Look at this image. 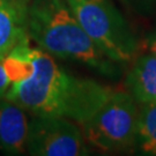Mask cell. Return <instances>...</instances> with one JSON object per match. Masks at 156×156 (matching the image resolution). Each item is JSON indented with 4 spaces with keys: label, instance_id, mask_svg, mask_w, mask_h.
Wrapping results in <instances>:
<instances>
[{
    "label": "cell",
    "instance_id": "obj_1",
    "mask_svg": "<svg viewBox=\"0 0 156 156\" xmlns=\"http://www.w3.org/2000/svg\"><path fill=\"white\" fill-rule=\"evenodd\" d=\"M30 71L12 82L5 98L33 116L67 118L79 125L88 120L112 93L93 79L75 76L39 48L30 46Z\"/></svg>",
    "mask_w": 156,
    "mask_h": 156
},
{
    "label": "cell",
    "instance_id": "obj_2",
    "mask_svg": "<svg viewBox=\"0 0 156 156\" xmlns=\"http://www.w3.org/2000/svg\"><path fill=\"white\" fill-rule=\"evenodd\" d=\"M27 33L41 50L53 58L90 67L116 76V62L94 44L65 0H31L27 8Z\"/></svg>",
    "mask_w": 156,
    "mask_h": 156
},
{
    "label": "cell",
    "instance_id": "obj_3",
    "mask_svg": "<svg viewBox=\"0 0 156 156\" xmlns=\"http://www.w3.org/2000/svg\"><path fill=\"white\" fill-rule=\"evenodd\" d=\"M94 44L110 60L132 62L139 44L132 28L111 0H65Z\"/></svg>",
    "mask_w": 156,
    "mask_h": 156
},
{
    "label": "cell",
    "instance_id": "obj_4",
    "mask_svg": "<svg viewBox=\"0 0 156 156\" xmlns=\"http://www.w3.org/2000/svg\"><path fill=\"white\" fill-rule=\"evenodd\" d=\"M139 104L126 90H112L94 115L81 124L90 147L102 151L134 149Z\"/></svg>",
    "mask_w": 156,
    "mask_h": 156
},
{
    "label": "cell",
    "instance_id": "obj_5",
    "mask_svg": "<svg viewBox=\"0 0 156 156\" xmlns=\"http://www.w3.org/2000/svg\"><path fill=\"white\" fill-rule=\"evenodd\" d=\"M27 153L34 156H87L90 146L78 123L62 117L33 116Z\"/></svg>",
    "mask_w": 156,
    "mask_h": 156
},
{
    "label": "cell",
    "instance_id": "obj_6",
    "mask_svg": "<svg viewBox=\"0 0 156 156\" xmlns=\"http://www.w3.org/2000/svg\"><path fill=\"white\" fill-rule=\"evenodd\" d=\"M29 119L22 106L0 98V151L6 155L27 153Z\"/></svg>",
    "mask_w": 156,
    "mask_h": 156
},
{
    "label": "cell",
    "instance_id": "obj_7",
    "mask_svg": "<svg viewBox=\"0 0 156 156\" xmlns=\"http://www.w3.org/2000/svg\"><path fill=\"white\" fill-rule=\"evenodd\" d=\"M125 88L138 104L156 102V57L148 52L136 55L125 76Z\"/></svg>",
    "mask_w": 156,
    "mask_h": 156
},
{
    "label": "cell",
    "instance_id": "obj_8",
    "mask_svg": "<svg viewBox=\"0 0 156 156\" xmlns=\"http://www.w3.org/2000/svg\"><path fill=\"white\" fill-rule=\"evenodd\" d=\"M27 33V9L8 0H0V60H4Z\"/></svg>",
    "mask_w": 156,
    "mask_h": 156
},
{
    "label": "cell",
    "instance_id": "obj_9",
    "mask_svg": "<svg viewBox=\"0 0 156 156\" xmlns=\"http://www.w3.org/2000/svg\"><path fill=\"white\" fill-rule=\"evenodd\" d=\"M134 149L141 155L156 156V102L139 104Z\"/></svg>",
    "mask_w": 156,
    "mask_h": 156
},
{
    "label": "cell",
    "instance_id": "obj_10",
    "mask_svg": "<svg viewBox=\"0 0 156 156\" xmlns=\"http://www.w3.org/2000/svg\"><path fill=\"white\" fill-rule=\"evenodd\" d=\"M131 11L140 15L151 14L156 9V0H120Z\"/></svg>",
    "mask_w": 156,
    "mask_h": 156
},
{
    "label": "cell",
    "instance_id": "obj_11",
    "mask_svg": "<svg viewBox=\"0 0 156 156\" xmlns=\"http://www.w3.org/2000/svg\"><path fill=\"white\" fill-rule=\"evenodd\" d=\"M11 86V79L6 72L4 62L0 60V98L5 97L7 90Z\"/></svg>",
    "mask_w": 156,
    "mask_h": 156
},
{
    "label": "cell",
    "instance_id": "obj_12",
    "mask_svg": "<svg viewBox=\"0 0 156 156\" xmlns=\"http://www.w3.org/2000/svg\"><path fill=\"white\" fill-rule=\"evenodd\" d=\"M147 44H148V49H149V52L153 53L154 56L156 57V34L151 36L148 41H147Z\"/></svg>",
    "mask_w": 156,
    "mask_h": 156
},
{
    "label": "cell",
    "instance_id": "obj_13",
    "mask_svg": "<svg viewBox=\"0 0 156 156\" xmlns=\"http://www.w3.org/2000/svg\"><path fill=\"white\" fill-rule=\"evenodd\" d=\"M8 1H11V2H13V4H15L16 6L21 7V8H23V9H27L31 0H8Z\"/></svg>",
    "mask_w": 156,
    "mask_h": 156
}]
</instances>
